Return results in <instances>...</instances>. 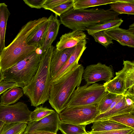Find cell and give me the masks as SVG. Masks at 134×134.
Instances as JSON below:
<instances>
[{
    "label": "cell",
    "mask_w": 134,
    "mask_h": 134,
    "mask_svg": "<svg viewBox=\"0 0 134 134\" xmlns=\"http://www.w3.org/2000/svg\"><path fill=\"white\" fill-rule=\"evenodd\" d=\"M134 131V129L112 130L101 132H88L91 134H130Z\"/></svg>",
    "instance_id": "d6a6232c"
},
{
    "label": "cell",
    "mask_w": 134,
    "mask_h": 134,
    "mask_svg": "<svg viewBox=\"0 0 134 134\" xmlns=\"http://www.w3.org/2000/svg\"><path fill=\"white\" fill-rule=\"evenodd\" d=\"M3 72L2 71L0 70V82L3 80Z\"/></svg>",
    "instance_id": "74e56055"
},
{
    "label": "cell",
    "mask_w": 134,
    "mask_h": 134,
    "mask_svg": "<svg viewBox=\"0 0 134 134\" xmlns=\"http://www.w3.org/2000/svg\"><path fill=\"white\" fill-rule=\"evenodd\" d=\"M119 14L109 9L72 8L60 16V22L73 31L86 30L88 26L119 18Z\"/></svg>",
    "instance_id": "277c9868"
},
{
    "label": "cell",
    "mask_w": 134,
    "mask_h": 134,
    "mask_svg": "<svg viewBox=\"0 0 134 134\" xmlns=\"http://www.w3.org/2000/svg\"><path fill=\"white\" fill-rule=\"evenodd\" d=\"M25 134H57L51 132L42 131H35L30 133H26Z\"/></svg>",
    "instance_id": "8d00e7d4"
},
{
    "label": "cell",
    "mask_w": 134,
    "mask_h": 134,
    "mask_svg": "<svg viewBox=\"0 0 134 134\" xmlns=\"http://www.w3.org/2000/svg\"><path fill=\"white\" fill-rule=\"evenodd\" d=\"M10 13L4 3H0V55L6 47L5 40L7 21Z\"/></svg>",
    "instance_id": "ffe728a7"
},
{
    "label": "cell",
    "mask_w": 134,
    "mask_h": 134,
    "mask_svg": "<svg viewBox=\"0 0 134 134\" xmlns=\"http://www.w3.org/2000/svg\"><path fill=\"white\" fill-rule=\"evenodd\" d=\"M46 0H24L25 3L32 8L40 9L42 8L43 5Z\"/></svg>",
    "instance_id": "d590c367"
},
{
    "label": "cell",
    "mask_w": 134,
    "mask_h": 134,
    "mask_svg": "<svg viewBox=\"0 0 134 134\" xmlns=\"http://www.w3.org/2000/svg\"><path fill=\"white\" fill-rule=\"evenodd\" d=\"M96 42L107 47L113 43L112 39L105 33L104 31H99L92 35Z\"/></svg>",
    "instance_id": "4dcf8cb0"
},
{
    "label": "cell",
    "mask_w": 134,
    "mask_h": 134,
    "mask_svg": "<svg viewBox=\"0 0 134 134\" xmlns=\"http://www.w3.org/2000/svg\"><path fill=\"white\" fill-rule=\"evenodd\" d=\"M117 95L107 91L105 96L97 105L98 110L100 111V114L108 111Z\"/></svg>",
    "instance_id": "f1b7e54d"
},
{
    "label": "cell",
    "mask_w": 134,
    "mask_h": 134,
    "mask_svg": "<svg viewBox=\"0 0 134 134\" xmlns=\"http://www.w3.org/2000/svg\"><path fill=\"white\" fill-rule=\"evenodd\" d=\"M49 23V19L48 18L30 34L27 41L28 45L40 49L42 46Z\"/></svg>",
    "instance_id": "e0dca14e"
},
{
    "label": "cell",
    "mask_w": 134,
    "mask_h": 134,
    "mask_svg": "<svg viewBox=\"0 0 134 134\" xmlns=\"http://www.w3.org/2000/svg\"><path fill=\"white\" fill-rule=\"evenodd\" d=\"M83 134H91L89 133L88 132H86V133H85Z\"/></svg>",
    "instance_id": "60d3db41"
},
{
    "label": "cell",
    "mask_w": 134,
    "mask_h": 134,
    "mask_svg": "<svg viewBox=\"0 0 134 134\" xmlns=\"http://www.w3.org/2000/svg\"><path fill=\"white\" fill-rule=\"evenodd\" d=\"M92 123L93 125L91 127V131L93 132L132 128L110 119L96 121Z\"/></svg>",
    "instance_id": "d6986e66"
},
{
    "label": "cell",
    "mask_w": 134,
    "mask_h": 134,
    "mask_svg": "<svg viewBox=\"0 0 134 134\" xmlns=\"http://www.w3.org/2000/svg\"><path fill=\"white\" fill-rule=\"evenodd\" d=\"M109 119L134 128V112L116 115L111 117Z\"/></svg>",
    "instance_id": "83f0119b"
},
{
    "label": "cell",
    "mask_w": 134,
    "mask_h": 134,
    "mask_svg": "<svg viewBox=\"0 0 134 134\" xmlns=\"http://www.w3.org/2000/svg\"><path fill=\"white\" fill-rule=\"evenodd\" d=\"M123 22L121 18H119L88 26L86 30L88 34L91 35L99 31L119 27Z\"/></svg>",
    "instance_id": "603a6c76"
},
{
    "label": "cell",
    "mask_w": 134,
    "mask_h": 134,
    "mask_svg": "<svg viewBox=\"0 0 134 134\" xmlns=\"http://www.w3.org/2000/svg\"><path fill=\"white\" fill-rule=\"evenodd\" d=\"M75 47L61 51L54 48L52 54L50 65L51 78L65 64L74 51Z\"/></svg>",
    "instance_id": "7c38bea8"
},
{
    "label": "cell",
    "mask_w": 134,
    "mask_h": 134,
    "mask_svg": "<svg viewBox=\"0 0 134 134\" xmlns=\"http://www.w3.org/2000/svg\"><path fill=\"white\" fill-rule=\"evenodd\" d=\"M55 111L42 106L37 107L30 115V120L32 122L39 120L50 114Z\"/></svg>",
    "instance_id": "f546056e"
},
{
    "label": "cell",
    "mask_w": 134,
    "mask_h": 134,
    "mask_svg": "<svg viewBox=\"0 0 134 134\" xmlns=\"http://www.w3.org/2000/svg\"><path fill=\"white\" fill-rule=\"evenodd\" d=\"M103 85L107 91L117 95H124L127 90L125 82L116 76Z\"/></svg>",
    "instance_id": "7402d4cb"
},
{
    "label": "cell",
    "mask_w": 134,
    "mask_h": 134,
    "mask_svg": "<svg viewBox=\"0 0 134 134\" xmlns=\"http://www.w3.org/2000/svg\"><path fill=\"white\" fill-rule=\"evenodd\" d=\"M86 126L77 125L60 121L58 128L63 134H83L86 133Z\"/></svg>",
    "instance_id": "484cf974"
},
{
    "label": "cell",
    "mask_w": 134,
    "mask_h": 134,
    "mask_svg": "<svg viewBox=\"0 0 134 134\" xmlns=\"http://www.w3.org/2000/svg\"><path fill=\"white\" fill-rule=\"evenodd\" d=\"M121 0H74L73 8L74 9H85L99 5L110 4Z\"/></svg>",
    "instance_id": "d4e9b609"
},
{
    "label": "cell",
    "mask_w": 134,
    "mask_h": 134,
    "mask_svg": "<svg viewBox=\"0 0 134 134\" xmlns=\"http://www.w3.org/2000/svg\"><path fill=\"white\" fill-rule=\"evenodd\" d=\"M104 32L112 40L116 41L120 44L134 47V30L118 27L105 30Z\"/></svg>",
    "instance_id": "4fadbf2b"
},
{
    "label": "cell",
    "mask_w": 134,
    "mask_h": 134,
    "mask_svg": "<svg viewBox=\"0 0 134 134\" xmlns=\"http://www.w3.org/2000/svg\"><path fill=\"white\" fill-rule=\"evenodd\" d=\"M4 124V122L0 121V132Z\"/></svg>",
    "instance_id": "ab89813d"
},
{
    "label": "cell",
    "mask_w": 134,
    "mask_h": 134,
    "mask_svg": "<svg viewBox=\"0 0 134 134\" xmlns=\"http://www.w3.org/2000/svg\"><path fill=\"white\" fill-rule=\"evenodd\" d=\"M36 50L3 71V79L16 83L22 88L27 85L36 74L41 60V53Z\"/></svg>",
    "instance_id": "5b68a950"
},
{
    "label": "cell",
    "mask_w": 134,
    "mask_h": 134,
    "mask_svg": "<svg viewBox=\"0 0 134 134\" xmlns=\"http://www.w3.org/2000/svg\"><path fill=\"white\" fill-rule=\"evenodd\" d=\"M60 121L59 114L55 111L37 121L29 122L23 134L35 131H42L57 134Z\"/></svg>",
    "instance_id": "30bf717a"
},
{
    "label": "cell",
    "mask_w": 134,
    "mask_h": 134,
    "mask_svg": "<svg viewBox=\"0 0 134 134\" xmlns=\"http://www.w3.org/2000/svg\"><path fill=\"white\" fill-rule=\"evenodd\" d=\"M47 18L31 20L23 25L12 42L0 55V70L3 72L23 60L37 48L29 46L27 41L30 34Z\"/></svg>",
    "instance_id": "6da1fadb"
},
{
    "label": "cell",
    "mask_w": 134,
    "mask_h": 134,
    "mask_svg": "<svg viewBox=\"0 0 134 134\" xmlns=\"http://www.w3.org/2000/svg\"><path fill=\"white\" fill-rule=\"evenodd\" d=\"M123 67L120 71L115 73L116 76L125 82L127 90L134 87V63L129 60H123Z\"/></svg>",
    "instance_id": "ac0fdd59"
},
{
    "label": "cell",
    "mask_w": 134,
    "mask_h": 134,
    "mask_svg": "<svg viewBox=\"0 0 134 134\" xmlns=\"http://www.w3.org/2000/svg\"></svg>",
    "instance_id": "7bdbcfd3"
},
{
    "label": "cell",
    "mask_w": 134,
    "mask_h": 134,
    "mask_svg": "<svg viewBox=\"0 0 134 134\" xmlns=\"http://www.w3.org/2000/svg\"><path fill=\"white\" fill-rule=\"evenodd\" d=\"M69 0H46L43 5L45 9L50 10Z\"/></svg>",
    "instance_id": "836d02e7"
},
{
    "label": "cell",
    "mask_w": 134,
    "mask_h": 134,
    "mask_svg": "<svg viewBox=\"0 0 134 134\" xmlns=\"http://www.w3.org/2000/svg\"><path fill=\"white\" fill-rule=\"evenodd\" d=\"M114 76L113 70L111 66L98 63L87 66L84 70L82 79L85 80L86 85H89L100 81L107 82Z\"/></svg>",
    "instance_id": "9c48e42d"
},
{
    "label": "cell",
    "mask_w": 134,
    "mask_h": 134,
    "mask_svg": "<svg viewBox=\"0 0 134 134\" xmlns=\"http://www.w3.org/2000/svg\"><path fill=\"white\" fill-rule=\"evenodd\" d=\"M110 9L118 14L134 15V0H121L109 4Z\"/></svg>",
    "instance_id": "cb8c5ba5"
},
{
    "label": "cell",
    "mask_w": 134,
    "mask_h": 134,
    "mask_svg": "<svg viewBox=\"0 0 134 134\" xmlns=\"http://www.w3.org/2000/svg\"><path fill=\"white\" fill-rule=\"evenodd\" d=\"M74 0L69 1L62 4L50 10L55 14V16H60L62 15L73 8Z\"/></svg>",
    "instance_id": "1f68e13d"
},
{
    "label": "cell",
    "mask_w": 134,
    "mask_h": 134,
    "mask_svg": "<svg viewBox=\"0 0 134 134\" xmlns=\"http://www.w3.org/2000/svg\"><path fill=\"white\" fill-rule=\"evenodd\" d=\"M14 86L20 87V86L16 83L3 79L0 82V95L7 90Z\"/></svg>",
    "instance_id": "e575fe53"
},
{
    "label": "cell",
    "mask_w": 134,
    "mask_h": 134,
    "mask_svg": "<svg viewBox=\"0 0 134 134\" xmlns=\"http://www.w3.org/2000/svg\"><path fill=\"white\" fill-rule=\"evenodd\" d=\"M87 41L85 39L79 43L75 47L71 55L63 66L51 79V82L58 79L67 71L79 64L78 62L86 48Z\"/></svg>",
    "instance_id": "8fae6325"
},
{
    "label": "cell",
    "mask_w": 134,
    "mask_h": 134,
    "mask_svg": "<svg viewBox=\"0 0 134 134\" xmlns=\"http://www.w3.org/2000/svg\"><path fill=\"white\" fill-rule=\"evenodd\" d=\"M133 112H134V106H130L127 104L124 95L122 98L112 108L98 115L94 119L93 122L108 120L116 115Z\"/></svg>",
    "instance_id": "2e32d148"
},
{
    "label": "cell",
    "mask_w": 134,
    "mask_h": 134,
    "mask_svg": "<svg viewBox=\"0 0 134 134\" xmlns=\"http://www.w3.org/2000/svg\"><path fill=\"white\" fill-rule=\"evenodd\" d=\"M84 68L79 64L58 79L51 82L49 102L59 114L66 107L70 97L80 86Z\"/></svg>",
    "instance_id": "3957f363"
},
{
    "label": "cell",
    "mask_w": 134,
    "mask_h": 134,
    "mask_svg": "<svg viewBox=\"0 0 134 134\" xmlns=\"http://www.w3.org/2000/svg\"><path fill=\"white\" fill-rule=\"evenodd\" d=\"M86 35L82 31H73L62 35L57 43L56 48L61 51L75 47L79 43L86 39Z\"/></svg>",
    "instance_id": "5bb4252c"
},
{
    "label": "cell",
    "mask_w": 134,
    "mask_h": 134,
    "mask_svg": "<svg viewBox=\"0 0 134 134\" xmlns=\"http://www.w3.org/2000/svg\"><path fill=\"white\" fill-rule=\"evenodd\" d=\"M129 29L131 30H134V23H133L132 24L130 25L129 26Z\"/></svg>",
    "instance_id": "f35d334b"
},
{
    "label": "cell",
    "mask_w": 134,
    "mask_h": 134,
    "mask_svg": "<svg viewBox=\"0 0 134 134\" xmlns=\"http://www.w3.org/2000/svg\"><path fill=\"white\" fill-rule=\"evenodd\" d=\"M107 92L102 84L79 86L71 94L66 108L97 105Z\"/></svg>",
    "instance_id": "8992f818"
},
{
    "label": "cell",
    "mask_w": 134,
    "mask_h": 134,
    "mask_svg": "<svg viewBox=\"0 0 134 134\" xmlns=\"http://www.w3.org/2000/svg\"><path fill=\"white\" fill-rule=\"evenodd\" d=\"M22 88L14 86L9 89L4 93L0 99V103L5 105L15 103L23 96Z\"/></svg>",
    "instance_id": "44dd1931"
},
{
    "label": "cell",
    "mask_w": 134,
    "mask_h": 134,
    "mask_svg": "<svg viewBox=\"0 0 134 134\" xmlns=\"http://www.w3.org/2000/svg\"><path fill=\"white\" fill-rule=\"evenodd\" d=\"M55 47L52 45L41 53V59L37 71L30 83L22 89L29 98L31 106L37 107L48 100L51 79L50 65Z\"/></svg>",
    "instance_id": "7a4b0ae2"
},
{
    "label": "cell",
    "mask_w": 134,
    "mask_h": 134,
    "mask_svg": "<svg viewBox=\"0 0 134 134\" xmlns=\"http://www.w3.org/2000/svg\"><path fill=\"white\" fill-rule=\"evenodd\" d=\"M57 16L52 14L49 17V23L42 46L40 49L43 52L50 47L58 34L60 23Z\"/></svg>",
    "instance_id": "9a60e30c"
},
{
    "label": "cell",
    "mask_w": 134,
    "mask_h": 134,
    "mask_svg": "<svg viewBox=\"0 0 134 134\" xmlns=\"http://www.w3.org/2000/svg\"><path fill=\"white\" fill-rule=\"evenodd\" d=\"M27 125V124L23 122L4 124L0 132V134H23Z\"/></svg>",
    "instance_id": "4316f807"
},
{
    "label": "cell",
    "mask_w": 134,
    "mask_h": 134,
    "mask_svg": "<svg viewBox=\"0 0 134 134\" xmlns=\"http://www.w3.org/2000/svg\"><path fill=\"white\" fill-rule=\"evenodd\" d=\"M100 114L96 105L66 108L59 116L62 122L86 126L92 123L94 119Z\"/></svg>",
    "instance_id": "52a82bcc"
},
{
    "label": "cell",
    "mask_w": 134,
    "mask_h": 134,
    "mask_svg": "<svg viewBox=\"0 0 134 134\" xmlns=\"http://www.w3.org/2000/svg\"><path fill=\"white\" fill-rule=\"evenodd\" d=\"M32 112L23 102L9 105L0 103V121L5 124L19 122L27 124L30 120Z\"/></svg>",
    "instance_id": "ba28073f"
},
{
    "label": "cell",
    "mask_w": 134,
    "mask_h": 134,
    "mask_svg": "<svg viewBox=\"0 0 134 134\" xmlns=\"http://www.w3.org/2000/svg\"><path fill=\"white\" fill-rule=\"evenodd\" d=\"M134 134V131H133L132 132L131 134Z\"/></svg>",
    "instance_id": "b9f144b4"
}]
</instances>
